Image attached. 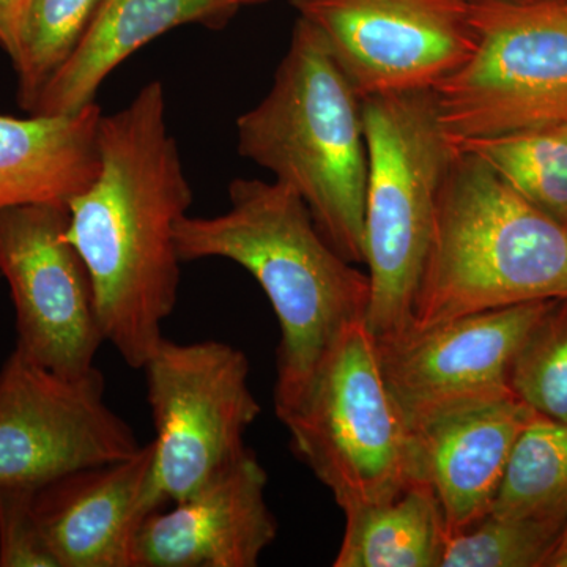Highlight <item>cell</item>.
Segmentation results:
<instances>
[{
  "mask_svg": "<svg viewBox=\"0 0 567 567\" xmlns=\"http://www.w3.org/2000/svg\"><path fill=\"white\" fill-rule=\"evenodd\" d=\"M100 169L69 204L66 235L87 268L104 342L142 369L181 287L175 229L193 204L159 81L104 115Z\"/></svg>",
  "mask_w": 567,
  "mask_h": 567,
  "instance_id": "obj_1",
  "label": "cell"
},
{
  "mask_svg": "<svg viewBox=\"0 0 567 567\" xmlns=\"http://www.w3.org/2000/svg\"><path fill=\"white\" fill-rule=\"evenodd\" d=\"M229 200L221 215L183 216L175 244L182 262L230 260L262 287L281 331L274 401L282 417L339 336L365 320L371 282L328 244L303 199L284 183L235 178Z\"/></svg>",
  "mask_w": 567,
  "mask_h": 567,
  "instance_id": "obj_2",
  "label": "cell"
},
{
  "mask_svg": "<svg viewBox=\"0 0 567 567\" xmlns=\"http://www.w3.org/2000/svg\"><path fill=\"white\" fill-rule=\"evenodd\" d=\"M238 152L292 188L328 244L364 265L361 96L312 22L298 18L262 102L237 118Z\"/></svg>",
  "mask_w": 567,
  "mask_h": 567,
  "instance_id": "obj_3",
  "label": "cell"
},
{
  "mask_svg": "<svg viewBox=\"0 0 567 567\" xmlns=\"http://www.w3.org/2000/svg\"><path fill=\"white\" fill-rule=\"evenodd\" d=\"M558 298H567L566 227L527 203L475 153L457 147L440 189L406 333Z\"/></svg>",
  "mask_w": 567,
  "mask_h": 567,
  "instance_id": "obj_4",
  "label": "cell"
},
{
  "mask_svg": "<svg viewBox=\"0 0 567 567\" xmlns=\"http://www.w3.org/2000/svg\"><path fill=\"white\" fill-rule=\"evenodd\" d=\"M368 186L364 265L371 282L365 324L377 341L405 334L434 234L436 203L457 145L432 89L361 99Z\"/></svg>",
  "mask_w": 567,
  "mask_h": 567,
  "instance_id": "obj_5",
  "label": "cell"
},
{
  "mask_svg": "<svg viewBox=\"0 0 567 567\" xmlns=\"http://www.w3.org/2000/svg\"><path fill=\"white\" fill-rule=\"evenodd\" d=\"M295 456L342 513L386 502L413 483L412 429L380 363L364 320L346 328L300 401L279 417Z\"/></svg>",
  "mask_w": 567,
  "mask_h": 567,
  "instance_id": "obj_6",
  "label": "cell"
},
{
  "mask_svg": "<svg viewBox=\"0 0 567 567\" xmlns=\"http://www.w3.org/2000/svg\"><path fill=\"white\" fill-rule=\"evenodd\" d=\"M470 2L475 50L432 89L447 137L567 125V3Z\"/></svg>",
  "mask_w": 567,
  "mask_h": 567,
  "instance_id": "obj_7",
  "label": "cell"
},
{
  "mask_svg": "<svg viewBox=\"0 0 567 567\" xmlns=\"http://www.w3.org/2000/svg\"><path fill=\"white\" fill-rule=\"evenodd\" d=\"M155 439L152 509L181 502L246 450L260 409L244 350L163 338L142 368Z\"/></svg>",
  "mask_w": 567,
  "mask_h": 567,
  "instance_id": "obj_8",
  "label": "cell"
},
{
  "mask_svg": "<svg viewBox=\"0 0 567 567\" xmlns=\"http://www.w3.org/2000/svg\"><path fill=\"white\" fill-rule=\"evenodd\" d=\"M104 391L99 368L62 375L13 350L0 368V484L39 487L140 453L132 425Z\"/></svg>",
  "mask_w": 567,
  "mask_h": 567,
  "instance_id": "obj_9",
  "label": "cell"
},
{
  "mask_svg": "<svg viewBox=\"0 0 567 567\" xmlns=\"http://www.w3.org/2000/svg\"><path fill=\"white\" fill-rule=\"evenodd\" d=\"M69 207L0 212V275L17 312V352L58 374H87L104 344L87 268L66 235Z\"/></svg>",
  "mask_w": 567,
  "mask_h": 567,
  "instance_id": "obj_10",
  "label": "cell"
},
{
  "mask_svg": "<svg viewBox=\"0 0 567 567\" xmlns=\"http://www.w3.org/2000/svg\"><path fill=\"white\" fill-rule=\"evenodd\" d=\"M361 99L434 89L475 50L470 0H290Z\"/></svg>",
  "mask_w": 567,
  "mask_h": 567,
  "instance_id": "obj_11",
  "label": "cell"
},
{
  "mask_svg": "<svg viewBox=\"0 0 567 567\" xmlns=\"http://www.w3.org/2000/svg\"><path fill=\"white\" fill-rule=\"evenodd\" d=\"M550 301L476 312L377 341L383 375L410 429L514 395V358Z\"/></svg>",
  "mask_w": 567,
  "mask_h": 567,
  "instance_id": "obj_12",
  "label": "cell"
},
{
  "mask_svg": "<svg viewBox=\"0 0 567 567\" xmlns=\"http://www.w3.org/2000/svg\"><path fill=\"white\" fill-rule=\"evenodd\" d=\"M268 475L251 447L181 502L142 522L134 567H256L278 537Z\"/></svg>",
  "mask_w": 567,
  "mask_h": 567,
  "instance_id": "obj_13",
  "label": "cell"
},
{
  "mask_svg": "<svg viewBox=\"0 0 567 567\" xmlns=\"http://www.w3.org/2000/svg\"><path fill=\"white\" fill-rule=\"evenodd\" d=\"M152 468L151 442L35 488L33 507L59 567H134L137 533L153 513Z\"/></svg>",
  "mask_w": 567,
  "mask_h": 567,
  "instance_id": "obj_14",
  "label": "cell"
},
{
  "mask_svg": "<svg viewBox=\"0 0 567 567\" xmlns=\"http://www.w3.org/2000/svg\"><path fill=\"white\" fill-rule=\"evenodd\" d=\"M537 416L511 395L413 429V480L434 491L447 537L491 514L517 440Z\"/></svg>",
  "mask_w": 567,
  "mask_h": 567,
  "instance_id": "obj_15",
  "label": "cell"
},
{
  "mask_svg": "<svg viewBox=\"0 0 567 567\" xmlns=\"http://www.w3.org/2000/svg\"><path fill=\"white\" fill-rule=\"evenodd\" d=\"M248 0H102L80 43L52 74L29 114H73L95 103L112 71L182 25L224 28Z\"/></svg>",
  "mask_w": 567,
  "mask_h": 567,
  "instance_id": "obj_16",
  "label": "cell"
},
{
  "mask_svg": "<svg viewBox=\"0 0 567 567\" xmlns=\"http://www.w3.org/2000/svg\"><path fill=\"white\" fill-rule=\"evenodd\" d=\"M96 103L73 114H0V212L32 204L69 207L100 169Z\"/></svg>",
  "mask_w": 567,
  "mask_h": 567,
  "instance_id": "obj_17",
  "label": "cell"
},
{
  "mask_svg": "<svg viewBox=\"0 0 567 567\" xmlns=\"http://www.w3.org/2000/svg\"><path fill=\"white\" fill-rule=\"evenodd\" d=\"M344 516L334 567H442L447 532L427 484L413 481L394 498Z\"/></svg>",
  "mask_w": 567,
  "mask_h": 567,
  "instance_id": "obj_18",
  "label": "cell"
},
{
  "mask_svg": "<svg viewBox=\"0 0 567 567\" xmlns=\"http://www.w3.org/2000/svg\"><path fill=\"white\" fill-rule=\"evenodd\" d=\"M484 159L527 203L567 229V125L457 145Z\"/></svg>",
  "mask_w": 567,
  "mask_h": 567,
  "instance_id": "obj_19",
  "label": "cell"
},
{
  "mask_svg": "<svg viewBox=\"0 0 567 567\" xmlns=\"http://www.w3.org/2000/svg\"><path fill=\"white\" fill-rule=\"evenodd\" d=\"M491 514L567 518V423L537 416L525 429Z\"/></svg>",
  "mask_w": 567,
  "mask_h": 567,
  "instance_id": "obj_20",
  "label": "cell"
},
{
  "mask_svg": "<svg viewBox=\"0 0 567 567\" xmlns=\"http://www.w3.org/2000/svg\"><path fill=\"white\" fill-rule=\"evenodd\" d=\"M100 3L102 0H25L11 58L22 110L31 111L52 74L80 43Z\"/></svg>",
  "mask_w": 567,
  "mask_h": 567,
  "instance_id": "obj_21",
  "label": "cell"
},
{
  "mask_svg": "<svg viewBox=\"0 0 567 567\" xmlns=\"http://www.w3.org/2000/svg\"><path fill=\"white\" fill-rule=\"evenodd\" d=\"M567 518H481L447 537L442 567H546Z\"/></svg>",
  "mask_w": 567,
  "mask_h": 567,
  "instance_id": "obj_22",
  "label": "cell"
},
{
  "mask_svg": "<svg viewBox=\"0 0 567 567\" xmlns=\"http://www.w3.org/2000/svg\"><path fill=\"white\" fill-rule=\"evenodd\" d=\"M511 390L537 415L567 423V298L551 300L511 368Z\"/></svg>",
  "mask_w": 567,
  "mask_h": 567,
  "instance_id": "obj_23",
  "label": "cell"
},
{
  "mask_svg": "<svg viewBox=\"0 0 567 567\" xmlns=\"http://www.w3.org/2000/svg\"><path fill=\"white\" fill-rule=\"evenodd\" d=\"M35 488L0 484V567H59L33 507Z\"/></svg>",
  "mask_w": 567,
  "mask_h": 567,
  "instance_id": "obj_24",
  "label": "cell"
},
{
  "mask_svg": "<svg viewBox=\"0 0 567 567\" xmlns=\"http://www.w3.org/2000/svg\"><path fill=\"white\" fill-rule=\"evenodd\" d=\"M25 0H0V47L13 58L17 50L18 25H20Z\"/></svg>",
  "mask_w": 567,
  "mask_h": 567,
  "instance_id": "obj_25",
  "label": "cell"
},
{
  "mask_svg": "<svg viewBox=\"0 0 567 567\" xmlns=\"http://www.w3.org/2000/svg\"><path fill=\"white\" fill-rule=\"evenodd\" d=\"M546 567H567V520Z\"/></svg>",
  "mask_w": 567,
  "mask_h": 567,
  "instance_id": "obj_26",
  "label": "cell"
},
{
  "mask_svg": "<svg viewBox=\"0 0 567 567\" xmlns=\"http://www.w3.org/2000/svg\"><path fill=\"white\" fill-rule=\"evenodd\" d=\"M503 2H558V3H567V0H503Z\"/></svg>",
  "mask_w": 567,
  "mask_h": 567,
  "instance_id": "obj_27",
  "label": "cell"
},
{
  "mask_svg": "<svg viewBox=\"0 0 567 567\" xmlns=\"http://www.w3.org/2000/svg\"><path fill=\"white\" fill-rule=\"evenodd\" d=\"M249 6H256V3H265L268 2V0H248Z\"/></svg>",
  "mask_w": 567,
  "mask_h": 567,
  "instance_id": "obj_28",
  "label": "cell"
}]
</instances>
